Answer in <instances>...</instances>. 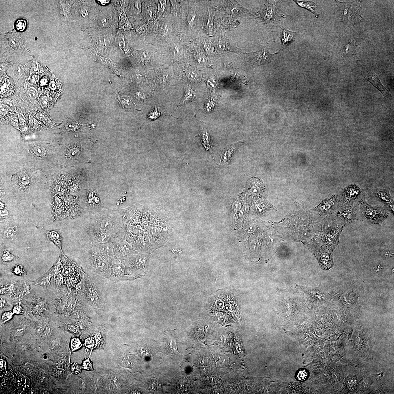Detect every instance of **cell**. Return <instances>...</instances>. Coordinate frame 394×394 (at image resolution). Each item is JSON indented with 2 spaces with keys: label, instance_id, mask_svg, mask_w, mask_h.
Returning a JSON list of instances; mask_svg holds the SVG:
<instances>
[{
  "label": "cell",
  "instance_id": "obj_36",
  "mask_svg": "<svg viewBox=\"0 0 394 394\" xmlns=\"http://www.w3.org/2000/svg\"><path fill=\"white\" fill-rule=\"evenodd\" d=\"M187 76L189 80L192 81H195L198 79V75L196 72L193 70L188 71L187 73Z\"/></svg>",
  "mask_w": 394,
  "mask_h": 394
},
{
  "label": "cell",
  "instance_id": "obj_20",
  "mask_svg": "<svg viewBox=\"0 0 394 394\" xmlns=\"http://www.w3.org/2000/svg\"><path fill=\"white\" fill-rule=\"evenodd\" d=\"M47 236L50 240L53 242L60 249L61 251L64 254L62 249V238H61L60 234L58 232L55 231L47 232Z\"/></svg>",
  "mask_w": 394,
  "mask_h": 394
},
{
  "label": "cell",
  "instance_id": "obj_30",
  "mask_svg": "<svg viewBox=\"0 0 394 394\" xmlns=\"http://www.w3.org/2000/svg\"><path fill=\"white\" fill-rule=\"evenodd\" d=\"M162 113L158 108L155 107L151 111L148 117L149 119L155 120L161 116Z\"/></svg>",
  "mask_w": 394,
  "mask_h": 394
},
{
  "label": "cell",
  "instance_id": "obj_19",
  "mask_svg": "<svg viewBox=\"0 0 394 394\" xmlns=\"http://www.w3.org/2000/svg\"><path fill=\"white\" fill-rule=\"evenodd\" d=\"M117 98L123 108L131 109L134 107V104L132 102L130 97L128 96L118 95Z\"/></svg>",
  "mask_w": 394,
  "mask_h": 394
},
{
  "label": "cell",
  "instance_id": "obj_6",
  "mask_svg": "<svg viewBox=\"0 0 394 394\" xmlns=\"http://www.w3.org/2000/svg\"><path fill=\"white\" fill-rule=\"evenodd\" d=\"M360 189L356 185H352L346 188L343 193V201L345 207L350 208L354 202L360 197Z\"/></svg>",
  "mask_w": 394,
  "mask_h": 394
},
{
  "label": "cell",
  "instance_id": "obj_40",
  "mask_svg": "<svg viewBox=\"0 0 394 394\" xmlns=\"http://www.w3.org/2000/svg\"><path fill=\"white\" fill-rule=\"evenodd\" d=\"M23 368L27 372H30L33 369L34 365L31 363L29 362L25 363L23 365Z\"/></svg>",
  "mask_w": 394,
  "mask_h": 394
},
{
  "label": "cell",
  "instance_id": "obj_5",
  "mask_svg": "<svg viewBox=\"0 0 394 394\" xmlns=\"http://www.w3.org/2000/svg\"><path fill=\"white\" fill-rule=\"evenodd\" d=\"M339 8L342 10L343 20L349 22L355 18L356 16L359 13L358 4L357 2L349 3H342L337 1Z\"/></svg>",
  "mask_w": 394,
  "mask_h": 394
},
{
  "label": "cell",
  "instance_id": "obj_52",
  "mask_svg": "<svg viewBox=\"0 0 394 394\" xmlns=\"http://www.w3.org/2000/svg\"><path fill=\"white\" fill-rule=\"evenodd\" d=\"M82 16L83 17H86L88 16V12L87 8H84L81 11Z\"/></svg>",
  "mask_w": 394,
  "mask_h": 394
},
{
  "label": "cell",
  "instance_id": "obj_44",
  "mask_svg": "<svg viewBox=\"0 0 394 394\" xmlns=\"http://www.w3.org/2000/svg\"><path fill=\"white\" fill-rule=\"evenodd\" d=\"M78 152H79V150L77 148L72 149L69 152V156L71 157H74L76 156H77Z\"/></svg>",
  "mask_w": 394,
  "mask_h": 394
},
{
  "label": "cell",
  "instance_id": "obj_55",
  "mask_svg": "<svg viewBox=\"0 0 394 394\" xmlns=\"http://www.w3.org/2000/svg\"><path fill=\"white\" fill-rule=\"evenodd\" d=\"M49 86H50V87H51V88L52 89H54L56 88V86L55 82H51L49 84Z\"/></svg>",
  "mask_w": 394,
  "mask_h": 394
},
{
  "label": "cell",
  "instance_id": "obj_16",
  "mask_svg": "<svg viewBox=\"0 0 394 394\" xmlns=\"http://www.w3.org/2000/svg\"><path fill=\"white\" fill-rule=\"evenodd\" d=\"M217 47L219 51L222 52H228L231 51H238L241 53L240 49H236V47H232L231 44L226 41L223 39L221 38L218 41L217 44Z\"/></svg>",
  "mask_w": 394,
  "mask_h": 394
},
{
  "label": "cell",
  "instance_id": "obj_23",
  "mask_svg": "<svg viewBox=\"0 0 394 394\" xmlns=\"http://www.w3.org/2000/svg\"><path fill=\"white\" fill-rule=\"evenodd\" d=\"M49 324L48 319L47 318H43L39 320L37 322L35 326L36 331L38 334H42Z\"/></svg>",
  "mask_w": 394,
  "mask_h": 394
},
{
  "label": "cell",
  "instance_id": "obj_39",
  "mask_svg": "<svg viewBox=\"0 0 394 394\" xmlns=\"http://www.w3.org/2000/svg\"><path fill=\"white\" fill-rule=\"evenodd\" d=\"M126 43L125 39L122 38L119 43V47L123 51L126 52L128 51V47L126 46Z\"/></svg>",
  "mask_w": 394,
  "mask_h": 394
},
{
  "label": "cell",
  "instance_id": "obj_25",
  "mask_svg": "<svg viewBox=\"0 0 394 394\" xmlns=\"http://www.w3.org/2000/svg\"><path fill=\"white\" fill-rule=\"evenodd\" d=\"M202 142L207 150L209 149L212 147V143L211 142L210 136L207 131L204 130L202 132Z\"/></svg>",
  "mask_w": 394,
  "mask_h": 394
},
{
  "label": "cell",
  "instance_id": "obj_37",
  "mask_svg": "<svg viewBox=\"0 0 394 394\" xmlns=\"http://www.w3.org/2000/svg\"><path fill=\"white\" fill-rule=\"evenodd\" d=\"M34 153L36 155L42 156L44 155L46 150L44 147H36L33 149Z\"/></svg>",
  "mask_w": 394,
  "mask_h": 394
},
{
  "label": "cell",
  "instance_id": "obj_1",
  "mask_svg": "<svg viewBox=\"0 0 394 394\" xmlns=\"http://www.w3.org/2000/svg\"><path fill=\"white\" fill-rule=\"evenodd\" d=\"M95 213L88 228L93 243L112 241L123 227L120 212L119 210H103Z\"/></svg>",
  "mask_w": 394,
  "mask_h": 394
},
{
  "label": "cell",
  "instance_id": "obj_43",
  "mask_svg": "<svg viewBox=\"0 0 394 394\" xmlns=\"http://www.w3.org/2000/svg\"><path fill=\"white\" fill-rule=\"evenodd\" d=\"M163 30V33L164 34H168L170 33L172 31V27H171V26L169 25H165Z\"/></svg>",
  "mask_w": 394,
  "mask_h": 394
},
{
  "label": "cell",
  "instance_id": "obj_45",
  "mask_svg": "<svg viewBox=\"0 0 394 394\" xmlns=\"http://www.w3.org/2000/svg\"><path fill=\"white\" fill-rule=\"evenodd\" d=\"M48 100H47L46 97H43L40 100V104L41 106L43 107H45L47 105L48 103Z\"/></svg>",
  "mask_w": 394,
  "mask_h": 394
},
{
  "label": "cell",
  "instance_id": "obj_22",
  "mask_svg": "<svg viewBox=\"0 0 394 394\" xmlns=\"http://www.w3.org/2000/svg\"><path fill=\"white\" fill-rule=\"evenodd\" d=\"M11 273L10 275L17 277H27V273L22 265H15L11 270Z\"/></svg>",
  "mask_w": 394,
  "mask_h": 394
},
{
  "label": "cell",
  "instance_id": "obj_8",
  "mask_svg": "<svg viewBox=\"0 0 394 394\" xmlns=\"http://www.w3.org/2000/svg\"><path fill=\"white\" fill-rule=\"evenodd\" d=\"M95 45L98 53L101 54L100 56L107 57L111 48L110 38L107 37L97 38L96 39Z\"/></svg>",
  "mask_w": 394,
  "mask_h": 394
},
{
  "label": "cell",
  "instance_id": "obj_38",
  "mask_svg": "<svg viewBox=\"0 0 394 394\" xmlns=\"http://www.w3.org/2000/svg\"><path fill=\"white\" fill-rule=\"evenodd\" d=\"M53 328L51 323H49L44 332L42 334L43 337H49L51 335Z\"/></svg>",
  "mask_w": 394,
  "mask_h": 394
},
{
  "label": "cell",
  "instance_id": "obj_21",
  "mask_svg": "<svg viewBox=\"0 0 394 394\" xmlns=\"http://www.w3.org/2000/svg\"><path fill=\"white\" fill-rule=\"evenodd\" d=\"M1 310L13 307L14 303L12 298L7 295H1L0 297Z\"/></svg>",
  "mask_w": 394,
  "mask_h": 394
},
{
  "label": "cell",
  "instance_id": "obj_46",
  "mask_svg": "<svg viewBox=\"0 0 394 394\" xmlns=\"http://www.w3.org/2000/svg\"><path fill=\"white\" fill-rule=\"evenodd\" d=\"M72 369L74 373H78L80 371V368L79 366L77 364H73L72 367Z\"/></svg>",
  "mask_w": 394,
  "mask_h": 394
},
{
  "label": "cell",
  "instance_id": "obj_24",
  "mask_svg": "<svg viewBox=\"0 0 394 394\" xmlns=\"http://www.w3.org/2000/svg\"><path fill=\"white\" fill-rule=\"evenodd\" d=\"M318 257L320 262L323 265H330L332 262L331 256L327 252L321 251L318 253Z\"/></svg>",
  "mask_w": 394,
  "mask_h": 394
},
{
  "label": "cell",
  "instance_id": "obj_12",
  "mask_svg": "<svg viewBox=\"0 0 394 394\" xmlns=\"http://www.w3.org/2000/svg\"><path fill=\"white\" fill-rule=\"evenodd\" d=\"M196 97V93L191 88L190 85L185 86L184 94L181 102L178 104L177 107L182 106L189 102L193 101Z\"/></svg>",
  "mask_w": 394,
  "mask_h": 394
},
{
  "label": "cell",
  "instance_id": "obj_17",
  "mask_svg": "<svg viewBox=\"0 0 394 394\" xmlns=\"http://www.w3.org/2000/svg\"><path fill=\"white\" fill-rule=\"evenodd\" d=\"M300 7L305 8L315 15L317 17H318L319 15L316 12L317 6L316 4L312 1H294Z\"/></svg>",
  "mask_w": 394,
  "mask_h": 394
},
{
  "label": "cell",
  "instance_id": "obj_18",
  "mask_svg": "<svg viewBox=\"0 0 394 394\" xmlns=\"http://www.w3.org/2000/svg\"><path fill=\"white\" fill-rule=\"evenodd\" d=\"M340 213L341 217L344 220L346 223L352 222L356 219V213L350 208L345 207Z\"/></svg>",
  "mask_w": 394,
  "mask_h": 394
},
{
  "label": "cell",
  "instance_id": "obj_41",
  "mask_svg": "<svg viewBox=\"0 0 394 394\" xmlns=\"http://www.w3.org/2000/svg\"><path fill=\"white\" fill-rule=\"evenodd\" d=\"M21 182L23 185H27L29 184V180L28 176L25 175H23L21 177Z\"/></svg>",
  "mask_w": 394,
  "mask_h": 394
},
{
  "label": "cell",
  "instance_id": "obj_10",
  "mask_svg": "<svg viewBox=\"0 0 394 394\" xmlns=\"http://www.w3.org/2000/svg\"><path fill=\"white\" fill-rule=\"evenodd\" d=\"M374 193L376 197L388 206L390 210L393 213L394 202L392 199L388 189H387V188L382 189H378L376 190Z\"/></svg>",
  "mask_w": 394,
  "mask_h": 394
},
{
  "label": "cell",
  "instance_id": "obj_57",
  "mask_svg": "<svg viewBox=\"0 0 394 394\" xmlns=\"http://www.w3.org/2000/svg\"><path fill=\"white\" fill-rule=\"evenodd\" d=\"M132 392V393H133V394L141 393L140 392H139L138 391H134Z\"/></svg>",
  "mask_w": 394,
  "mask_h": 394
},
{
  "label": "cell",
  "instance_id": "obj_3",
  "mask_svg": "<svg viewBox=\"0 0 394 394\" xmlns=\"http://www.w3.org/2000/svg\"><path fill=\"white\" fill-rule=\"evenodd\" d=\"M360 211L363 219L369 223L380 225L389 217L388 213L380 206H372L365 201L360 203Z\"/></svg>",
  "mask_w": 394,
  "mask_h": 394
},
{
  "label": "cell",
  "instance_id": "obj_14",
  "mask_svg": "<svg viewBox=\"0 0 394 394\" xmlns=\"http://www.w3.org/2000/svg\"><path fill=\"white\" fill-rule=\"evenodd\" d=\"M281 42L283 47H287L293 42L294 38L297 35L296 32L289 31L285 28H282Z\"/></svg>",
  "mask_w": 394,
  "mask_h": 394
},
{
  "label": "cell",
  "instance_id": "obj_49",
  "mask_svg": "<svg viewBox=\"0 0 394 394\" xmlns=\"http://www.w3.org/2000/svg\"><path fill=\"white\" fill-rule=\"evenodd\" d=\"M0 363H1V364H0L1 369L2 371H5L6 369V363L5 361L3 360V359H1Z\"/></svg>",
  "mask_w": 394,
  "mask_h": 394
},
{
  "label": "cell",
  "instance_id": "obj_11",
  "mask_svg": "<svg viewBox=\"0 0 394 394\" xmlns=\"http://www.w3.org/2000/svg\"><path fill=\"white\" fill-rule=\"evenodd\" d=\"M365 78L368 82L371 83L372 85L377 89L383 95H391L389 91L381 83L378 76L376 73L373 72L370 77Z\"/></svg>",
  "mask_w": 394,
  "mask_h": 394
},
{
  "label": "cell",
  "instance_id": "obj_42",
  "mask_svg": "<svg viewBox=\"0 0 394 394\" xmlns=\"http://www.w3.org/2000/svg\"><path fill=\"white\" fill-rule=\"evenodd\" d=\"M25 331V327L17 328L16 330V335L17 336H21L24 333Z\"/></svg>",
  "mask_w": 394,
  "mask_h": 394
},
{
  "label": "cell",
  "instance_id": "obj_50",
  "mask_svg": "<svg viewBox=\"0 0 394 394\" xmlns=\"http://www.w3.org/2000/svg\"><path fill=\"white\" fill-rule=\"evenodd\" d=\"M101 22V25L104 27L108 24L109 21L107 18H103L102 19Z\"/></svg>",
  "mask_w": 394,
  "mask_h": 394
},
{
  "label": "cell",
  "instance_id": "obj_4",
  "mask_svg": "<svg viewBox=\"0 0 394 394\" xmlns=\"http://www.w3.org/2000/svg\"><path fill=\"white\" fill-rule=\"evenodd\" d=\"M278 53L279 52L272 54L270 53L266 47H264L258 51L243 54L244 57L252 65L258 66L271 62L273 56Z\"/></svg>",
  "mask_w": 394,
  "mask_h": 394
},
{
  "label": "cell",
  "instance_id": "obj_13",
  "mask_svg": "<svg viewBox=\"0 0 394 394\" xmlns=\"http://www.w3.org/2000/svg\"><path fill=\"white\" fill-rule=\"evenodd\" d=\"M98 60L102 62V64L105 65L109 68L113 73H114L119 77H121V73L119 69L116 64L112 62L109 57H103L97 55Z\"/></svg>",
  "mask_w": 394,
  "mask_h": 394
},
{
  "label": "cell",
  "instance_id": "obj_7",
  "mask_svg": "<svg viewBox=\"0 0 394 394\" xmlns=\"http://www.w3.org/2000/svg\"><path fill=\"white\" fill-rule=\"evenodd\" d=\"M245 141H239L235 143H232L226 147L224 149L221 154V163L222 164L227 165L230 163L233 154H234L237 149L243 144Z\"/></svg>",
  "mask_w": 394,
  "mask_h": 394
},
{
  "label": "cell",
  "instance_id": "obj_53",
  "mask_svg": "<svg viewBox=\"0 0 394 394\" xmlns=\"http://www.w3.org/2000/svg\"><path fill=\"white\" fill-rule=\"evenodd\" d=\"M7 108L5 106L3 105H1V112L2 114H5L7 112Z\"/></svg>",
  "mask_w": 394,
  "mask_h": 394
},
{
  "label": "cell",
  "instance_id": "obj_47",
  "mask_svg": "<svg viewBox=\"0 0 394 394\" xmlns=\"http://www.w3.org/2000/svg\"><path fill=\"white\" fill-rule=\"evenodd\" d=\"M29 92L30 95L32 97H36L37 95V92L36 89L33 88H31L29 89Z\"/></svg>",
  "mask_w": 394,
  "mask_h": 394
},
{
  "label": "cell",
  "instance_id": "obj_26",
  "mask_svg": "<svg viewBox=\"0 0 394 394\" xmlns=\"http://www.w3.org/2000/svg\"><path fill=\"white\" fill-rule=\"evenodd\" d=\"M308 373L305 369H301L298 370L296 374L295 377L297 380L300 382H303L305 381L308 377Z\"/></svg>",
  "mask_w": 394,
  "mask_h": 394
},
{
  "label": "cell",
  "instance_id": "obj_34",
  "mask_svg": "<svg viewBox=\"0 0 394 394\" xmlns=\"http://www.w3.org/2000/svg\"><path fill=\"white\" fill-rule=\"evenodd\" d=\"M82 343L79 339L77 338L72 339L71 342V348L73 350H77L81 347Z\"/></svg>",
  "mask_w": 394,
  "mask_h": 394
},
{
  "label": "cell",
  "instance_id": "obj_54",
  "mask_svg": "<svg viewBox=\"0 0 394 394\" xmlns=\"http://www.w3.org/2000/svg\"><path fill=\"white\" fill-rule=\"evenodd\" d=\"M241 204L238 202H237L236 203L234 204L233 208L235 210H237L240 207Z\"/></svg>",
  "mask_w": 394,
  "mask_h": 394
},
{
  "label": "cell",
  "instance_id": "obj_56",
  "mask_svg": "<svg viewBox=\"0 0 394 394\" xmlns=\"http://www.w3.org/2000/svg\"><path fill=\"white\" fill-rule=\"evenodd\" d=\"M47 79H43L42 80H41V84L43 85H45L47 83Z\"/></svg>",
  "mask_w": 394,
  "mask_h": 394
},
{
  "label": "cell",
  "instance_id": "obj_29",
  "mask_svg": "<svg viewBox=\"0 0 394 394\" xmlns=\"http://www.w3.org/2000/svg\"><path fill=\"white\" fill-rule=\"evenodd\" d=\"M12 311L14 315H22L26 313V311L21 303L14 304Z\"/></svg>",
  "mask_w": 394,
  "mask_h": 394
},
{
  "label": "cell",
  "instance_id": "obj_33",
  "mask_svg": "<svg viewBox=\"0 0 394 394\" xmlns=\"http://www.w3.org/2000/svg\"><path fill=\"white\" fill-rule=\"evenodd\" d=\"M167 337L168 338H167L168 341H167V342L168 343L169 347L172 350V349H173V352L174 353H175L174 351H175L176 354H177V353H178V352H177V348L176 347L175 338V337H174V338H172L173 337H172V338H170L168 337Z\"/></svg>",
  "mask_w": 394,
  "mask_h": 394
},
{
  "label": "cell",
  "instance_id": "obj_51",
  "mask_svg": "<svg viewBox=\"0 0 394 394\" xmlns=\"http://www.w3.org/2000/svg\"><path fill=\"white\" fill-rule=\"evenodd\" d=\"M110 1H97V3L102 6L107 5L110 3Z\"/></svg>",
  "mask_w": 394,
  "mask_h": 394
},
{
  "label": "cell",
  "instance_id": "obj_9",
  "mask_svg": "<svg viewBox=\"0 0 394 394\" xmlns=\"http://www.w3.org/2000/svg\"><path fill=\"white\" fill-rule=\"evenodd\" d=\"M337 204V199L336 196L332 195L324 200L317 206V209L319 212L328 213L333 210Z\"/></svg>",
  "mask_w": 394,
  "mask_h": 394
},
{
  "label": "cell",
  "instance_id": "obj_48",
  "mask_svg": "<svg viewBox=\"0 0 394 394\" xmlns=\"http://www.w3.org/2000/svg\"><path fill=\"white\" fill-rule=\"evenodd\" d=\"M8 215L7 211L5 209H3L2 208H1V216L2 217H5L7 216Z\"/></svg>",
  "mask_w": 394,
  "mask_h": 394
},
{
  "label": "cell",
  "instance_id": "obj_2",
  "mask_svg": "<svg viewBox=\"0 0 394 394\" xmlns=\"http://www.w3.org/2000/svg\"><path fill=\"white\" fill-rule=\"evenodd\" d=\"M57 291L32 285L31 292L22 300L24 308L32 314L40 316L56 307Z\"/></svg>",
  "mask_w": 394,
  "mask_h": 394
},
{
  "label": "cell",
  "instance_id": "obj_35",
  "mask_svg": "<svg viewBox=\"0 0 394 394\" xmlns=\"http://www.w3.org/2000/svg\"><path fill=\"white\" fill-rule=\"evenodd\" d=\"M139 55L140 59L143 62H147L148 61L151 57V54L149 51H142L140 52L139 53Z\"/></svg>",
  "mask_w": 394,
  "mask_h": 394
},
{
  "label": "cell",
  "instance_id": "obj_27",
  "mask_svg": "<svg viewBox=\"0 0 394 394\" xmlns=\"http://www.w3.org/2000/svg\"><path fill=\"white\" fill-rule=\"evenodd\" d=\"M15 257L7 250H4L1 255L2 261L4 262H11L15 259Z\"/></svg>",
  "mask_w": 394,
  "mask_h": 394
},
{
  "label": "cell",
  "instance_id": "obj_31",
  "mask_svg": "<svg viewBox=\"0 0 394 394\" xmlns=\"http://www.w3.org/2000/svg\"><path fill=\"white\" fill-rule=\"evenodd\" d=\"M15 25L17 31L23 32L25 29L26 26H27V23L23 19H19L16 22Z\"/></svg>",
  "mask_w": 394,
  "mask_h": 394
},
{
  "label": "cell",
  "instance_id": "obj_15",
  "mask_svg": "<svg viewBox=\"0 0 394 394\" xmlns=\"http://www.w3.org/2000/svg\"><path fill=\"white\" fill-rule=\"evenodd\" d=\"M341 231V230H335L328 234L326 236L325 240L327 244L333 248L338 245Z\"/></svg>",
  "mask_w": 394,
  "mask_h": 394
},
{
  "label": "cell",
  "instance_id": "obj_28",
  "mask_svg": "<svg viewBox=\"0 0 394 394\" xmlns=\"http://www.w3.org/2000/svg\"><path fill=\"white\" fill-rule=\"evenodd\" d=\"M14 314L12 311L9 310L5 311L2 314L1 317V323L5 324L6 322L10 321L13 317Z\"/></svg>",
  "mask_w": 394,
  "mask_h": 394
},
{
  "label": "cell",
  "instance_id": "obj_32",
  "mask_svg": "<svg viewBox=\"0 0 394 394\" xmlns=\"http://www.w3.org/2000/svg\"><path fill=\"white\" fill-rule=\"evenodd\" d=\"M17 231L16 227H10L6 229L4 232V235L6 238H12L14 236L15 233Z\"/></svg>",
  "mask_w": 394,
  "mask_h": 394
}]
</instances>
